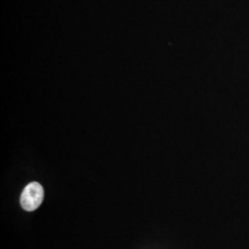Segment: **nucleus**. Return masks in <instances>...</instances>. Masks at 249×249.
Wrapping results in <instances>:
<instances>
[{"label":"nucleus","mask_w":249,"mask_h":249,"mask_svg":"<svg viewBox=\"0 0 249 249\" xmlns=\"http://www.w3.org/2000/svg\"><path fill=\"white\" fill-rule=\"evenodd\" d=\"M44 188L37 183L33 182L27 186L20 196V204L27 212H33L42 204L44 199Z\"/></svg>","instance_id":"1"}]
</instances>
